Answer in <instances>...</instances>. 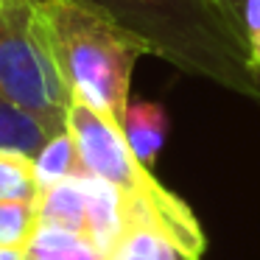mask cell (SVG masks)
Instances as JSON below:
<instances>
[{
  "instance_id": "obj_13",
  "label": "cell",
  "mask_w": 260,
  "mask_h": 260,
  "mask_svg": "<svg viewBox=\"0 0 260 260\" xmlns=\"http://www.w3.org/2000/svg\"><path fill=\"white\" fill-rule=\"evenodd\" d=\"M241 31H243L246 45H249V53H252L254 68L260 70V0H243Z\"/></svg>"
},
{
  "instance_id": "obj_7",
  "label": "cell",
  "mask_w": 260,
  "mask_h": 260,
  "mask_svg": "<svg viewBox=\"0 0 260 260\" xmlns=\"http://www.w3.org/2000/svg\"><path fill=\"white\" fill-rule=\"evenodd\" d=\"M37 224L42 226H62L87 235V193L79 176L62 179L45 187L37 199Z\"/></svg>"
},
{
  "instance_id": "obj_4",
  "label": "cell",
  "mask_w": 260,
  "mask_h": 260,
  "mask_svg": "<svg viewBox=\"0 0 260 260\" xmlns=\"http://www.w3.org/2000/svg\"><path fill=\"white\" fill-rule=\"evenodd\" d=\"M0 92L34 115L51 137L68 132L73 95L40 37L31 0L0 6Z\"/></svg>"
},
{
  "instance_id": "obj_1",
  "label": "cell",
  "mask_w": 260,
  "mask_h": 260,
  "mask_svg": "<svg viewBox=\"0 0 260 260\" xmlns=\"http://www.w3.org/2000/svg\"><path fill=\"white\" fill-rule=\"evenodd\" d=\"M148 53L260 104V70L235 20L215 0H87Z\"/></svg>"
},
{
  "instance_id": "obj_15",
  "label": "cell",
  "mask_w": 260,
  "mask_h": 260,
  "mask_svg": "<svg viewBox=\"0 0 260 260\" xmlns=\"http://www.w3.org/2000/svg\"><path fill=\"white\" fill-rule=\"evenodd\" d=\"M218 6L224 9L226 14H230L232 20H235V25L241 28V12H243V0H218ZM243 34V31H241Z\"/></svg>"
},
{
  "instance_id": "obj_18",
  "label": "cell",
  "mask_w": 260,
  "mask_h": 260,
  "mask_svg": "<svg viewBox=\"0 0 260 260\" xmlns=\"http://www.w3.org/2000/svg\"><path fill=\"white\" fill-rule=\"evenodd\" d=\"M215 3H218V0H215Z\"/></svg>"
},
{
  "instance_id": "obj_8",
  "label": "cell",
  "mask_w": 260,
  "mask_h": 260,
  "mask_svg": "<svg viewBox=\"0 0 260 260\" xmlns=\"http://www.w3.org/2000/svg\"><path fill=\"white\" fill-rule=\"evenodd\" d=\"M25 257L31 260H107V254L92 243L90 235L62 226H42L37 224Z\"/></svg>"
},
{
  "instance_id": "obj_5",
  "label": "cell",
  "mask_w": 260,
  "mask_h": 260,
  "mask_svg": "<svg viewBox=\"0 0 260 260\" xmlns=\"http://www.w3.org/2000/svg\"><path fill=\"white\" fill-rule=\"evenodd\" d=\"M81 182L87 193V235L109 260L123 235V196L118 187L87 171L81 174Z\"/></svg>"
},
{
  "instance_id": "obj_16",
  "label": "cell",
  "mask_w": 260,
  "mask_h": 260,
  "mask_svg": "<svg viewBox=\"0 0 260 260\" xmlns=\"http://www.w3.org/2000/svg\"><path fill=\"white\" fill-rule=\"evenodd\" d=\"M0 6H3V0H0Z\"/></svg>"
},
{
  "instance_id": "obj_3",
  "label": "cell",
  "mask_w": 260,
  "mask_h": 260,
  "mask_svg": "<svg viewBox=\"0 0 260 260\" xmlns=\"http://www.w3.org/2000/svg\"><path fill=\"white\" fill-rule=\"evenodd\" d=\"M68 132L76 143L81 168L98 179L118 187L123 199L140 202L154 215L159 232L174 246L190 254H202L207 246L202 224L196 221L193 210L154 176L151 168L140 162L126 143V135L109 115L95 112L81 101L70 104Z\"/></svg>"
},
{
  "instance_id": "obj_11",
  "label": "cell",
  "mask_w": 260,
  "mask_h": 260,
  "mask_svg": "<svg viewBox=\"0 0 260 260\" xmlns=\"http://www.w3.org/2000/svg\"><path fill=\"white\" fill-rule=\"evenodd\" d=\"M40 182L34 171V157L20 151H0V202L37 204Z\"/></svg>"
},
{
  "instance_id": "obj_9",
  "label": "cell",
  "mask_w": 260,
  "mask_h": 260,
  "mask_svg": "<svg viewBox=\"0 0 260 260\" xmlns=\"http://www.w3.org/2000/svg\"><path fill=\"white\" fill-rule=\"evenodd\" d=\"M48 140L51 135L45 126L0 92V151H20L37 157Z\"/></svg>"
},
{
  "instance_id": "obj_6",
  "label": "cell",
  "mask_w": 260,
  "mask_h": 260,
  "mask_svg": "<svg viewBox=\"0 0 260 260\" xmlns=\"http://www.w3.org/2000/svg\"><path fill=\"white\" fill-rule=\"evenodd\" d=\"M120 129H123L126 143L132 146L135 157L154 171V162H157L165 146V135H168V112L154 101H129L123 118H120Z\"/></svg>"
},
{
  "instance_id": "obj_10",
  "label": "cell",
  "mask_w": 260,
  "mask_h": 260,
  "mask_svg": "<svg viewBox=\"0 0 260 260\" xmlns=\"http://www.w3.org/2000/svg\"><path fill=\"white\" fill-rule=\"evenodd\" d=\"M34 171H37V182H40V193L45 190V187L62 182V179H70V176L84 174L70 132L53 135L51 140L45 143V148L34 157Z\"/></svg>"
},
{
  "instance_id": "obj_17",
  "label": "cell",
  "mask_w": 260,
  "mask_h": 260,
  "mask_svg": "<svg viewBox=\"0 0 260 260\" xmlns=\"http://www.w3.org/2000/svg\"><path fill=\"white\" fill-rule=\"evenodd\" d=\"M25 260H31V257H25Z\"/></svg>"
},
{
  "instance_id": "obj_2",
  "label": "cell",
  "mask_w": 260,
  "mask_h": 260,
  "mask_svg": "<svg viewBox=\"0 0 260 260\" xmlns=\"http://www.w3.org/2000/svg\"><path fill=\"white\" fill-rule=\"evenodd\" d=\"M40 37L73 101L120 126L132 70L148 48L87 0H31Z\"/></svg>"
},
{
  "instance_id": "obj_14",
  "label": "cell",
  "mask_w": 260,
  "mask_h": 260,
  "mask_svg": "<svg viewBox=\"0 0 260 260\" xmlns=\"http://www.w3.org/2000/svg\"><path fill=\"white\" fill-rule=\"evenodd\" d=\"M157 260H199V254L185 252V249L174 246L171 241H165V238H162V243H159V252H157Z\"/></svg>"
},
{
  "instance_id": "obj_12",
  "label": "cell",
  "mask_w": 260,
  "mask_h": 260,
  "mask_svg": "<svg viewBox=\"0 0 260 260\" xmlns=\"http://www.w3.org/2000/svg\"><path fill=\"white\" fill-rule=\"evenodd\" d=\"M34 230H37V204L0 202V246L25 252Z\"/></svg>"
}]
</instances>
